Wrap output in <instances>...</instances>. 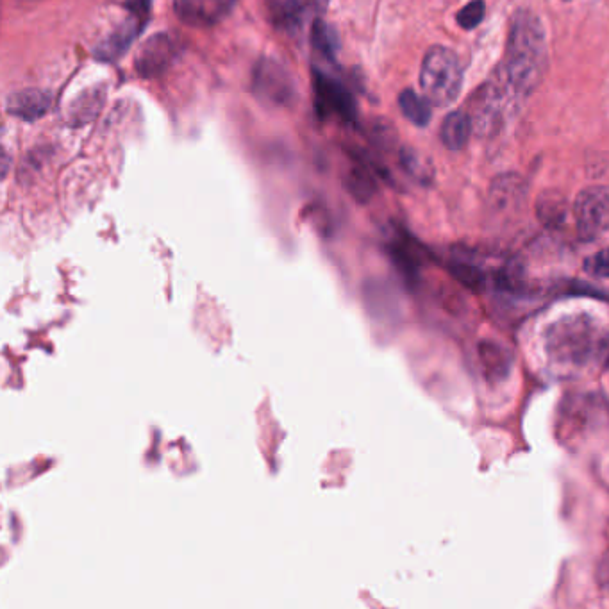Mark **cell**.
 <instances>
[{
  "instance_id": "6da1fadb",
  "label": "cell",
  "mask_w": 609,
  "mask_h": 609,
  "mask_svg": "<svg viewBox=\"0 0 609 609\" xmlns=\"http://www.w3.org/2000/svg\"><path fill=\"white\" fill-rule=\"evenodd\" d=\"M547 38L540 18L522 9L511 20L506 56L497 81L520 99L538 88L547 72Z\"/></svg>"
},
{
  "instance_id": "7a4b0ae2",
  "label": "cell",
  "mask_w": 609,
  "mask_h": 609,
  "mask_svg": "<svg viewBox=\"0 0 609 609\" xmlns=\"http://www.w3.org/2000/svg\"><path fill=\"white\" fill-rule=\"evenodd\" d=\"M601 324L590 315H572L554 322L547 333L549 358L561 365L579 367L592 361L604 347Z\"/></svg>"
},
{
  "instance_id": "3957f363",
  "label": "cell",
  "mask_w": 609,
  "mask_h": 609,
  "mask_svg": "<svg viewBox=\"0 0 609 609\" xmlns=\"http://www.w3.org/2000/svg\"><path fill=\"white\" fill-rule=\"evenodd\" d=\"M420 86L427 101L438 108L456 101L463 86V68L458 56L447 47L434 45L422 63Z\"/></svg>"
},
{
  "instance_id": "277c9868",
  "label": "cell",
  "mask_w": 609,
  "mask_h": 609,
  "mask_svg": "<svg viewBox=\"0 0 609 609\" xmlns=\"http://www.w3.org/2000/svg\"><path fill=\"white\" fill-rule=\"evenodd\" d=\"M577 234L583 242H593L609 229V188L590 186L577 195L574 204Z\"/></svg>"
},
{
  "instance_id": "5b68a950",
  "label": "cell",
  "mask_w": 609,
  "mask_h": 609,
  "mask_svg": "<svg viewBox=\"0 0 609 609\" xmlns=\"http://www.w3.org/2000/svg\"><path fill=\"white\" fill-rule=\"evenodd\" d=\"M315 93L320 115L342 118L343 122H352L356 118V104L351 93L336 79L318 70L315 72Z\"/></svg>"
},
{
  "instance_id": "8992f818",
  "label": "cell",
  "mask_w": 609,
  "mask_h": 609,
  "mask_svg": "<svg viewBox=\"0 0 609 609\" xmlns=\"http://www.w3.org/2000/svg\"><path fill=\"white\" fill-rule=\"evenodd\" d=\"M254 90L259 99L274 106H286L293 99L292 81L276 61L263 59L254 72Z\"/></svg>"
},
{
  "instance_id": "52a82bcc",
  "label": "cell",
  "mask_w": 609,
  "mask_h": 609,
  "mask_svg": "<svg viewBox=\"0 0 609 609\" xmlns=\"http://www.w3.org/2000/svg\"><path fill=\"white\" fill-rule=\"evenodd\" d=\"M177 47L170 34H154L143 43L134 59L136 72L142 77L163 74L176 58Z\"/></svg>"
},
{
  "instance_id": "ba28073f",
  "label": "cell",
  "mask_w": 609,
  "mask_h": 609,
  "mask_svg": "<svg viewBox=\"0 0 609 609\" xmlns=\"http://www.w3.org/2000/svg\"><path fill=\"white\" fill-rule=\"evenodd\" d=\"M236 0H176L177 17L193 27H209L233 9Z\"/></svg>"
},
{
  "instance_id": "9c48e42d",
  "label": "cell",
  "mask_w": 609,
  "mask_h": 609,
  "mask_svg": "<svg viewBox=\"0 0 609 609\" xmlns=\"http://www.w3.org/2000/svg\"><path fill=\"white\" fill-rule=\"evenodd\" d=\"M51 95L42 90H22V92L13 93L8 99L6 109L9 115L22 118V120H36L42 118L49 109H51Z\"/></svg>"
},
{
  "instance_id": "30bf717a",
  "label": "cell",
  "mask_w": 609,
  "mask_h": 609,
  "mask_svg": "<svg viewBox=\"0 0 609 609\" xmlns=\"http://www.w3.org/2000/svg\"><path fill=\"white\" fill-rule=\"evenodd\" d=\"M324 0H268L272 20L277 26H297L309 11H317Z\"/></svg>"
},
{
  "instance_id": "8fae6325",
  "label": "cell",
  "mask_w": 609,
  "mask_h": 609,
  "mask_svg": "<svg viewBox=\"0 0 609 609\" xmlns=\"http://www.w3.org/2000/svg\"><path fill=\"white\" fill-rule=\"evenodd\" d=\"M474 124L472 118L465 111H452L451 115L443 120L442 142L451 151H461L467 145L468 138L472 134Z\"/></svg>"
},
{
  "instance_id": "7c38bea8",
  "label": "cell",
  "mask_w": 609,
  "mask_h": 609,
  "mask_svg": "<svg viewBox=\"0 0 609 609\" xmlns=\"http://www.w3.org/2000/svg\"><path fill=\"white\" fill-rule=\"evenodd\" d=\"M479 358H481L484 374L488 376V379L502 381L504 377L508 376L511 356H509V351H506L499 343L481 342Z\"/></svg>"
},
{
  "instance_id": "4fadbf2b",
  "label": "cell",
  "mask_w": 609,
  "mask_h": 609,
  "mask_svg": "<svg viewBox=\"0 0 609 609\" xmlns=\"http://www.w3.org/2000/svg\"><path fill=\"white\" fill-rule=\"evenodd\" d=\"M536 211L545 226L556 229L567 220V199L559 192L542 193Z\"/></svg>"
},
{
  "instance_id": "5bb4252c",
  "label": "cell",
  "mask_w": 609,
  "mask_h": 609,
  "mask_svg": "<svg viewBox=\"0 0 609 609\" xmlns=\"http://www.w3.org/2000/svg\"><path fill=\"white\" fill-rule=\"evenodd\" d=\"M399 106L404 113V117L408 118L409 122H413L415 126H427L431 120V102L427 101L426 97H420L413 90H404L399 97Z\"/></svg>"
},
{
  "instance_id": "9a60e30c",
  "label": "cell",
  "mask_w": 609,
  "mask_h": 609,
  "mask_svg": "<svg viewBox=\"0 0 609 609\" xmlns=\"http://www.w3.org/2000/svg\"><path fill=\"white\" fill-rule=\"evenodd\" d=\"M311 40H313V47L317 49L318 54H322L329 61L336 59V54H338V49H340L338 34L334 33L333 27L326 24L324 20H317L313 24Z\"/></svg>"
},
{
  "instance_id": "2e32d148",
  "label": "cell",
  "mask_w": 609,
  "mask_h": 609,
  "mask_svg": "<svg viewBox=\"0 0 609 609\" xmlns=\"http://www.w3.org/2000/svg\"><path fill=\"white\" fill-rule=\"evenodd\" d=\"M402 167L406 168L409 176L415 177L418 183H431L433 181V167L431 163L422 158L417 151L413 149H404L401 154Z\"/></svg>"
},
{
  "instance_id": "e0dca14e",
  "label": "cell",
  "mask_w": 609,
  "mask_h": 609,
  "mask_svg": "<svg viewBox=\"0 0 609 609\" xmlns=\"http://www.w3.org/2000/svg\"><path fill=\"white\" fill-rule=\"evenodd\" d=\"M392 256L395 259V263L404 272V276L409 277V279L417 277L420 259H418L417 252L411 247V243L408 240H397V242L393 243Z\"/></svg>"
},
{
  "instance_id": "ac0fdd59",
  "label": "cell",
  "mask_w": 609,
  "mask_h": 609,
  "mask_svg": "<svg viewBox=\"0 0 609 609\" xmlns=\"http://www.w3.org/2000/svg\"><path fill=\"white\" fill-rule=\"evenodd\" d=\"M497 286L504 292H518L524 286V267L517 259H509L508 263L497 272Z\"/></svg>"
},
{
  "instance_id": "d6986e66",
  "label": "cell",
  "mask_w": 609,
  "mask_h": 609,
  "mask_svg": "<svg viewBox=\"0 0 609 609\" xmlns=\"http://www.w3.org/2000/svg\"><path fill=\"white\" fill-rule=\"evenodd\" d=\"M452 274L458 277L461 283L467 284L468 288H481L484 283L483 272L476 267L474 263H470L467 259H458L451 265Z\"/></svg>"
},
{
  "instance_id": "ffe728a7",
  "label": "cell",
  "mask_w": 609,
  "mask_h": 609,
  "mask_svg": "<svg viewBox=\"0 0 609 609\" xmlns=\"http://www.w3.org/2000/svg\"><path fill=\"white\" fill-rule=\"evenodd\" d=\"M484 13H486V6H484L483 0H472L470 4L459 11L458 24L465 31H472L483 22Z\"/></svg>"
},
{
  "instance_id": "44dd1931",
  "label": "cell",
  "mask_w": 609,
  "mask_h": 609,
  "mask_svg": "<svg viewBox=\"0 0 609 609\" xmlns=\"http://www.w3.org/2000/svg\"><path fill=\"white\" fill-rule=\"evenodd\" d=\"M351 192L359 201H368L374 192H376V184L374 179L368 176L365 170H358L352 174Z\"/></svg>"
},
{
  "instance_id": "7402d4cb",
  "label": "cell",
  "mask_w": 609,
  "mask_h": 609,
  "mask_svg": "<svg viewBox=\"0 0 609 609\" xmlns=\"http://www.w3.org/2000/svg\"><path fill=\"white\" fill-rule=\"evenodd\" d=\"M584 270L590 276L609 279V249H602V251L586 259L584 261Z\"/></svg>"
},
{
  "instance_id": "603a6c76",
  "label": "cell",
  "mask_w": 609,
  "mask_h": 609,
  "mask_svg": "<svg viewBox=\"0 0 609 609\" xmlns=\"http://www.w3.org/2000/svg\"><path fill=\"white\" fill-rule=\"evenodd\" d=\"M597 581L601 584L602 590L609 593V551L602 556L601 563H599Z\"/></svg>"
},
{
  "instance_id": "cb8c5ba5",
  "label": "cell",
  "mask_w": 609,
  "mask_h": 609,
  "mask_svg": "<svg viewBox=\"0 0 609 609\" xmlns=\"http://www.w3.org/2000/svg\"><path fill=\"white\" fill-rule=\"evenodd\" d=\"M151 8V0H127V9L136 15V17L145 20L147 17V11Z\"/></svg>"
}]
</instances>
